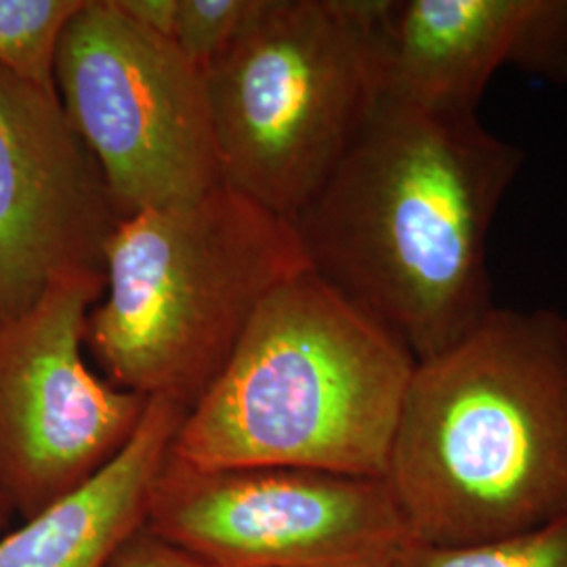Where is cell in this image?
I'll return each instance as SVG.
<instances>
[{"label": "cell", "instance_id": "14", "mask_svg": "<svg viewBox=\"0 0 567 567\" xmlns=\"http://www.w3.org/2000/svg\"><path fill=\"white\" fill-rule=\"evenodd\" d=\"M257 0H179L173 42L206 72L243 32Z\"/></svg>", "mask_w": 567, "mask_h": 567}, {"label": "cell", "instance_id": "17", "mask_svg": "<svg viewBox=\"0 0 567 567\" xmlns=\"http://www.w3.org/2000/svg\"><path fill=\"white\" fill-rule=\"evenodd\" d=\"M179 0H112L126 20L173 41Z\"/></svg>", "mask_w": 567, "mask_h": 567}, {"label": "cell", "instance_id": "1", "mask_svg": "<svg viewBox=\"0 0 567 567\" xmlns=\"http://www.w3.org/2000/svg\"><path fill=\"white\" fill-rule=\"evenodd\" d=\"M522 164L477 114L381 100L292 219L309 269L429 360L496 307L487 240Z\"/></svg>", "mask_w": 567, "mask_h": 567}, {"label": "cell", "instance_id": "8", "mask_svg": "<svg viewBox=\"0 0 567 567\" xmlns=\"http://www.w3.org/2000/svg\"><path fill=\"white\" fill-rule=\"evenodd\" d=\"M103 288L100 271L70 274L0 320V492L23 519L110 465L145 414V398L84 360L86 318Z\"/></svg>", "mask_w": 567, "mask_h": 567}, {"label": "cell", "instance_id": "12", "mask_svg": "<svg viewBox=\"0 0 567 567\" xmlns=\"http://www.w3.org/2000/svg\"><path fill=\"white\" fill-rule=\"evenodd\" d=\"M84 0H0V68L55 89L61 34Z\"/></svg>", "mask_w": 567, "mask_h": 567}, {"label": "cell", "instance_id": "13", "mask_svg": "<svg viewBox=\"0 0 567 567\" xmlns=\"http://www.w3.org/2000/svg\"><path fill=\"white\" fill-rule=\"evenodd\" d=\"M391 567H567V517L471 547H431L410 540Z\"/></svg>", "mask_w": 567, "mask_h": 567}, {"label": "cell", "instance_id": "2", "mask_svg": "<svg viewBox=\"0 0 567 567\" xmlns=\"http://www.w3.org/2000/svg\"><path fill=\"white\" fill-rule=\"evenodd\" d=\"M386 484L414 543L471 547L567 517V318L501 309L416 362Z\"/></svg>", "mask_w": 567, "mask_h": 567}, {"label": "cell", "instance_id": "15", "mask_svg": "<svg viewBox=\"0 0 567 567\" xmlns=\"http://www.w3.org/2000/svg\"><path fill=\"white\" fill-rule=\"evenodd\" d=\"M515 65L532 76L567 82V0H534Z\"/></svg>", "mask_w": 567, "mask_h": 567}, {"label": "cell", "instance_id": "4", "mask_svg": "<svg viewBox=\"0 0 567 567\" xmlns=\"http://www.w3.org/2000/svg\"><path fill=\"white\" fill-rule=\"evenodd\" d=\"M305 269L292 221L225 183L124 217L105 246L84 349L112 385L189 410L269 292Z\"/></svg>", "mask_w": 567, "mask_h": 567}, {"label": "cell", "instance_id": "9", "mask_svg": "<svg viewBox=\"0 0 567 567\" xmlns=\"http://www.w3.org/2000/svg\"><path fill=\"white\" fill-rule=\"evenodd\" d=\"M121 219L55 89L0 68V320L63 276L103 274Z\"/></svg>", "mask_w": 567, "mask_h": 567}, {"label": "cell", "instance_id": "10", "mask_svg": "<svg viewBox=\"0 0 567 567\" xmlns=\"http://www.w3.org/2000/svg\"><path fill=\"white\" fill-rule=\"evenodd\" d=\"M534 0H385L381 100L477 114L492 76L515 65Z\"/></svg>", "mask_w": 567, "mask_h": 567}, {"label": "cell", "instance_id": "6", "mask_svg": "<svg viewBox=\"0 0 567 567\" xmlns=\"http://www.w3.org/2000/svg\"><path fill=\"white\" fill-rule=\"evenodd\" d=\"M53 84L122 219L192 203L224 183L203 70L112 0H84L68 21Z\"/></svg>", "mask_w": 567, "mask_h": 567}, {"label": "cell", "instance_id": "18", "mask_svg": "<svg viewBox=\"0 0 567 567\" xmlns=\"http://www.w3.org/2000/svg\"><path fill=\"white\" fill-rule=\"evenodd\" d=\"M13 515H16V511L11 507V503H9L7 496L0 492V536L11 526Z\"/></svg>", "mask_w": 567, "mask_h": 567}, {"label": "cell", "instance_id": "16", "mask_svg": "<svg viewBox=\"0 0 567 567\" xmlns=\"http://www.w3.org/2000/svg\"><path fill=\"white\" fill-rule=\"evenodd\" d=\"M107 567H206L187 550L154 534L150 527L137 529L112 557Z\"/></svg>", "mask_w": 567, "mask_h": 567}, {"label": "cell", "instance_id": "3", "mask_svg": "<svg viewBox=\"0 0 567 567\" xmlns=\"http://www.w3.org/2000/svg\"><path fill=\"white\" fill-rule=\"evenodd\" d=\"M414 368L393 332L305 269L257 309L171 454L200 468L385 477Z\"/></svg>", "mask_w": 567, "mask_h": 567}, {"label": "cell", "instance_id": "7", "mask_svg": "<svg viewBox=\"0 0 567 567\" xmlns=\"http://www.w3.org/2000/svg\"><path fill=\"white\" fill-rule=\"evenodd\" d=\"M145 527L206 567H391L412 540L385 477L200 468L171 452Z\"/></svg>", "mask_w": 567, "mask_h": 567}, {"label": "cell", "instance_id": "11", "mask_svg": "<svg viewBox=\"0 0 567 567\" xmlns=\"http://www.w3.org/2000/svg\"><path fill=\"white\" fill-rule=\"evenodd\" d=\"M185 408L147 400L142 423L121 454L84 486L0 536V567H107L145 526L154 480L175 442Z\"/></svg>", "mask_w": 567, "mask_h": 567}, {"label": "cell", "instance_id": "5", "mask_svg": "<svg viewBox=\"0 0 567 567\" xmlns=\"http://www.w3.org/2000/svg\"><path fill=\"white\" fill-rule=\"evenodd\" d=\"M385 0H257L206 72L224 183L292 221L381 102Z\"/></svg>", "mask_w": 567, "mask_h": 567}]
</instances>
